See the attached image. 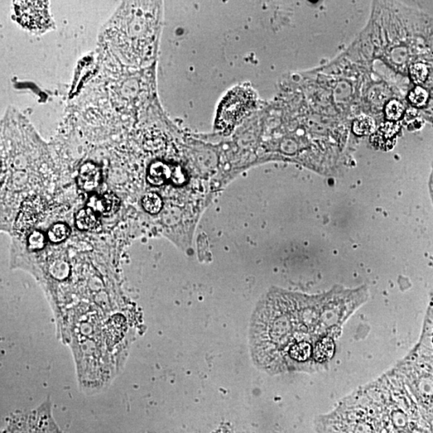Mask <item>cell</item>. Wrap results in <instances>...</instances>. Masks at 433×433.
Masks as SVG:
<instances>
[{"mask_svg": "<svg viewBox=\"0 0 433 433\" xmlns=\"http://www.w3.org/2000/svg\"><path fill=\"white\" fill-rule=\"evenodd\" d=\"M322 293L274 288L254 312L249 344L254 364L269 375L316 373L335 355V339L322 331Z\"/></svg>", "mask_w": 433, "mask_h": 433, "instance_id": "1", "label": "cell"}, {"mask_svg": "<svg viewBox=\"0 0 433 433\" xmlns=\"http://www.w3.org/2000/svg\"><path fill=\"white\" fill-rule=\"evenodd\" d=\"M363 388L387 433H433L430 423L393 368Z\"/></svg>", "mask_w": 433, "mask_h": 433, "instance_id": "2", "label": "cell"}, {"mask_svg": "<svg viewBox=\"0 0 433 433\" xmlns=\"http://www.w3.org/2000/svg\"><path fill=\"white\" fill-rule=\"evenodd\" d=\"M318 433H387L363 388L351 393L333 410L318 417Z\"/></svg>", "mask_w": 433, "mask_h": 433, "instance_id": "3", "label": "cell"}, {"mask_svg": "<svg viewBox=\"0 0 433 433\" xmlns=\"http://www.w3.org/2000/svg\"><path fill=\"white\" fill-rule=\"evenodd\" d=\"M433 430V359L417 344L393 368Z\"/></svg>", "mask_w": 433, "mask_h": 433, "instance_id": "4", "label": "cell"}, {"mask_svg": "<svg viewBox=\"0 0 433 433\" xmlns=\"http://www.w3.org/2000/svg\"><path fill=\"white\" fill-rule=\"evenodd\" d=\"M368 298L369 291L366 286L354 289L335 286L322 293L321 322L324 334L338 339L346 320Z\"/></svg>", "mask_w": 433, "mask_h": 433, "instance_id": "5", "label": "cell"}, {"mask_svg": "<svg viewBox=\"0 0 433 433\" xmlns=\"http://www.w3.org/2000/svg\"><path fill=\"white\" fill-rule=\"evenodd\" d=\"M255 106L254 95L247 89L236 88L230 91L220 105L216 126L230 131L252 112Z\"/></svg>", "mask_w": 433, "mask_h": 433, "instance_id": "6", "label": "cell"}, {"mask_svg": "<svg viewBox=\"0 0 433 433\" xmlns=\"http://www.w3.org/2000/svg\"><path fill=\"white\" fill-rule=\"evenodd\" d=\"M45 211V205L41 197H32L24 201L16 221L17 232L26 233L42 219Z\"/></svg>", "mask_w": 433, "mask_h": 433, "instance_id": "7", "label": "cell"}, {"mask_svg": "<svg viewBox=\"0 0 433 433\" xmlns=\"http://www.w3.org/2000/svg\"><path fill=\"white\" fill-rule=\"evenodd\" d=\"M148 181L153 186H162L168 181L180 186L186 182V176L180 166L156 162L148 168Z\"/></svg>", "mask_w": 433, "mask_h": 433, "instance_id": "8", "label": "cell"}, {"mask_svg": "<svg viewBox=\"0 0 433 433\" xmlns=\"http://www.w3.org/2000/svg\"><path fill=\"white\" fill-rule=\"evenodd\" d=\"M17 5V13L22 24L30 28H41L47 23L45 2L23 1Z\"/></svg>", "mask_w": 433, "mask_h": 433, "instance_id": "9", "label": "cell"}, {"mask_svg": "<svg viewBox=\"0 0 433 433\" xmlns=\"http://www.w3.org/2000/svg\"><path fill=\"white\" fill-rule=\"evenodd\" d=\"M401 124L397 122L383 123L377 131L370 135V142L373 146L382 151H389L397 142V135L401 131Z\"/></svg>", "mask_w": 433, "mask_h": 433, "instance_id": "10", "label": "cell"}, {"mask_svg": "<svg viewBox=\"0 0 433 433\" xmlns=\"http://www.w3.org/2000/svg\"><path fill=\"white\" fill-rule=\"evenodd\" d=\"M120 206L119 197L113 192H107L102 195H91L87 202V207L93 210L95 213L104 216H111L117 213Z\"/></svg>", "mask_w": 433, "mask_h": 433, "instance_id": "11", "label": "cell"}, {"mask_svg": "<svg viewBox=\"0 0 433 433\" xmlns=\"http://www.w3.org/2000/svg\"><path fill=\"white\" fill-rule=\"evenodd\" d=\"M101 178L100 167L94 163L87 162L80 168L77 182L82 190L91 192L99 186Z\"/></svg>", "mask_w": 433, "mask_h": 433, "instance_id": "12", "label": "cell"}, {"mask_svg": "<svg viewBox=\"0 0 433 433\" xmlns=\"http://www.w3.org/2000/svg\"><path fill=\"white\" fill-rule=\"evenodd\" d=\"M421 349L433 359V293L423 321L420 341L417 344Z\"/></svg>", "mask_w": 433, "mask_h": 433, "instance_id": "13", "label": "cell"}, {"mask_svg": "<svg viewBox=\"0 0 433 433\" xmlns=\"http://www.w3.org/2000/svg\"><path fill=\"white\" fill-rule=\"evenodd\" d=\"M75 223L76 227L82 231H93L100 226L98 214L89 207L77 212Z\"/></svg>", "mask_w": 433, "mask_h": 433, "instance_id": "14", "label": "cell"}, {"mask_svg": "<svg viewBox=\"0 0 433 433\" xmlns=\"http://www.w3.org/2000/svg\"><path fill=\"white\" fill-rule=\"evenodd\" d=\"M353 131L357 136H368L375 131V120L368 115H361L354 120Z\"/></svg>", "mask_w": 433, "mask_h": 433, "instance_id": "15", "label": "cell"}, {"mask_svg": "<svg viewBox=\"0 0 433 433\" xmlns=\"http://www.w3.org/2000/svg\"><path fill=\"white\" fill-rule=\"evenodd\" d=\"M409 74H410V78L413 83L417 86H421V85L425 83L428 76H430V67L425 63H414L409 67Z\"/></svg>", "mask_w": 433, "mask_h": 433, "instance_id": "16", "label": "cell"}, {"mask_svg": "<svg viewBox=\"0 0 433 433\" xmlns=\"http://www.w3.org/2000/svg\"><path fill=\"white\" fill-rule=\"evenodd\" d=\"M71 230L65 223H58L52 226L47 232V238L50 242L59 244L69 237Z\"/></svg>", "mask_w": 433, "mask_h": 433, "instance_id": "17", "label": "cell"}, {"mask_svg": "<svg viewBox=\"0 0 433 433\" xmlns=\"http://www.w3.org/2000/svg\"><path fill=\"white\" fill-rule=\"evenodd\" d=\"M409 102L416 108H423L430 100V93L422 86H417L410 91L408 96Z\"/></svg>", "mask_w": 433, "mask_h": 433, "instance_id": "18", "label": "cell"}, {"mask_svg": "<svg viewBox=\"0 0 433 433\" xmlns=\"http://www.w3.org/2000/svg\"><path fill=\"white\" fill-rule=\"evenodd\" d=\"M384 112L389 122H397L406 114V108L401 101L393 99L385 106Z\"/></svg>", "mask_w": 433, "mask_h": 433, "instance_id": "19", "label": "cell"}, {"mask_svg": "<svg viewBox=\"0 0 433 433\" xmlns=\"http://www.w3.org/2000/svg\"><path fill=\"white\" fill-rule=\"evenodd\" d=\"M142 206L148 213L156 214L161 211L163 202L160 196L153 194V192H149L143 197Z\"/></svg>", "mask_w": 433, "mask_h": 433, "instance_id": "20", "label": "cell"}, {"mask_svg": "<svg viewBox=\"0 0 433 433\" xmlns=\"http://www.w3.org/2000/svg\"><path fill=\"white\" fill-rule=\"evenodd\" d=\"M27 245L31 252L41 250L45 247L46 236L40 230H33L27 236Z\"/></svg>", "mask_w": 433, "mask_h": 433, "instance_id": "21", "label": "cell"}, {"mask_svg": "<svg viewBox=\"0 0 433 433\" xmlns=\"http://www.w3.org/2000/svg\"><path fill=\"white\" fill-rule=\"evenodd\" d=\"M430 192H431V197H432V202H433V173L431 177V181H430Z\"/></svg>", "mask_w": 433, "mask_h": 433, "instance_id": "22", "label": "cell"}]
</instances>
